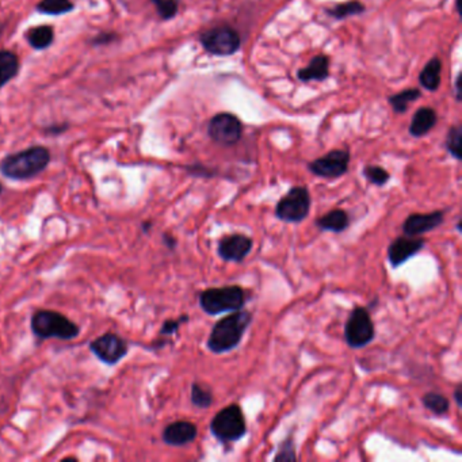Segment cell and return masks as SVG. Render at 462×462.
I'll return each mask as SVG.
<instances>
[{"mask_svg":"<svg viewBox=\"0 0 462 462\" xmlns=\"http://www.w3.org/2000/svg\"><path fill=\"white\" fill-rule=\"evenodd\" d=\"M253 317L251 312L240 309L220 319L210 331L206 343L207 349L214 354H225L236 349L249 330Z\"/></svg>","mask_w":462,"mask_h":462,"instance_id":"1","label":"cell"},{"mask_svg":"<svg viewBox=\"0 0 462 462\" xmlns=\"http://www.w3.org/2000/svg\"><path fill=\"white\" fill-rule=\"evenodd\" d=\"M49 163V150L37 146L5 156L0 163V172L12 181H29L45 171Z\"/></svg>","mask_w":462,"mask_h":462,"instance_id":"2","label":"cell"},{"mask_svg":"<svg viewBox=\"0 0 462 462\" xmlns=\"http://www.w3.org/2000/svg\"><path fill=\"white\" fill-rule=\"evenodd\" d=\"M32 332L38 339L72 340L80 334V328L60 312L40 309L33 313L30 321Z\"/></svg>","mask_w":462,"mask_h":462,"instance_id":"3","label":"cell"},{"mask_svg":"<svg viewBox=\"0 0 462 462\" xmlns=\"http://www.w3.org/2000/svg\"><path fill=\"white\" fill-rule=\"evenodd\" d=\"M200 307L210 314H221L225 312L240 310L246 305V292L239 285H228L222 288H209L198 296Z\"/></svg>","mask_w":462,"mask_h":462,"instance_id":"4","label":"cell"},{"mask_svg":"<svg viewBox=\"0 0 462 462\" xmlns=\"http://www.w3.org/2000/svg\"><path fill=\"white\" fill-rule=\"evenodd\" d=\"M211 434L222 443L240 441L247 434V421L239 404H231L216 413L210 421Z\"/></svg>","mask_w":462,"mask_h":462,"instance_id":"5","label":"cell"},{"mask_svg":"<svg viewBox=\"0 0 462 462\" xmlns=\"http://www.w3.org/2000/svg\"><path fill=\"white\" fill-rule=\"evenodd\" d=\"M310 194L304 186L292 187L275 206L278 220L288 224H300L308 217L310 210Z\"/></svg>","mask_w":462,"mask_h":462,"instance_id":"6","label":"cell"},{"mask_svg":"<svg viewBox=\"0 0 462 462\" xmlns=\"http://www.w3.org/2000/svg\"><path fill=\"white\" fill-rule=\"evenodd\" d=\"M376 338V327L369 310L356 307L345 324V339L351 349H362Z\"/></svg>","mask_w":462,"mask_h":462,"instance_id":"7","label":"cell"},{"mask_svg":"<svg viewBox=\"0 0 462 462\" xmlns=\"http://www.w3.org/2000/svg\"><path fill=\"white\" fill-rule=\"evenodd\" d=\"M206 51L216 56H229L239 51L240 37L231 26H217L206 30L200 38Z\"/></svg>","mask_w":462,"mask_h":462,"instance_id":"8","label":"cell"},{"mask_svg":"<svg viewBox=\"0 0 462 462\" xmlns=\"http://www.w3.org/2000/svg\"><path fill=\"white\" fill-rule=\"evenodd\" d=\"M209 137L221 146H235L243 135V125L238 117L229 113L214 115L207 126Z\"/></svg>","mask_w":462,"mask_h":462,"instance_id":"9","label":"cell"},{"mask_svg":"<svg viewBox=\"0 0 462 462\" xmlns=\"http://www.w3.org/2000/svg\"><path fill=\"white\" fill-rule=\"evenodd\" d=\"M90 351L104 365L114 366L129 351L128 342L114 332H106L90 343Z\"/></svg>","mask_w":462,"mask_h":462,"instance_id":"10","label":"cell"},{"mask_svg":"<svg viewBox=\"0 0 462 462\" xmlns=\"http://www.w3.org/2000/svg\"><path fill=\"white\" fill-rule=\"evenodd\" d=\"M350 154L345 150H334L309 163V171L316 176L325 179H336L343 176L349 170Z\"/></svg>","mask_w":462,"mask_h":462,"instance_id":"11","label":"cell"},{"mask_svg":"<svg viewBox=\"0 0 462 462\" xmlns=\"http://www.w3.org/2000/svg\"><path fill=\"white\" fill-rule=\"evenodd\" d=\"M254 242L251 238L243 233H232L224 236L217 246V253L225 262L240 263L253 251Z\"/></svg>","mask_w":462,"mask_h":462,"instance_id":"12","label":"cell"},{"mask_svg":"<svg viewBox=\"0 0 462 462\" xmlns=\"http://www.w3.org/2000/svg\"><path fill=\"white\" fill-rule=\"evenodd\" d=\"M426 244V240L420 236H400L396 238L388 247V260L392 267L397 268L407 260L419 254Z\"/></svg>","mask_w":462,"mask_h":462,"instance_id":"13","label":"cell"},{"mask_svg":"<svg viewBox=\"0 0 462 462\" xmlns=\"http://www.w3.org/2000/svg\"><path fill=\"white\" fill-rule=\"evenodd\" d=\"M445 220V211L435 210L431 213H415L406 218L403 232L407 236H420L438 228Z\"/></svg>","mask_w":462,"mask_h":462,"instance_id":"14","label":"cell"},{"mask_svg":"<svg viewBox=\"0 0 462 462\" xmlns=\"http://www.w3.org/2000/svg\"><path fill=\"white\" fill-rule=\"evenodd\" d=\"M198 435L197 426L187 420H178L168 424L163 431V442L170 446H185L196 441Z\"/></svg>","mask_w":462,"mask_h":462,"instance_id":"15","label":"cell"},{"mask_svg":"<svg viewBox=\"0 0 462 462\" xmlns=\"http://www.w3.org/2000/svg\"><path fill=\"white\" fill-rule=\"evenodd\" d=\"M314 224L323 232L342 233L350 227V217L343 209H332L324 216L316 218Z\"/></svg>","mask_w":462,"mask_h":462,"instance_id":"16","label":"cell"},{"mask_svg":"<svg viewBox=\"0 0 462 462\" xmlns=\"http://www.w3.org/2000/svg\"><path fill=\"white\" fill-rule=\"evenodd\" d=\"M330 58L324 54H317L314 56L308 67L300 69L297 72V78L301 82H312V80H325L330 72Z\"/></svg>","mask_w":462,"mask_h":462,"instance_id":"17","label":"cell"},{"mask_svg":"<svg viewBox=\"0 0 462 462\" xmlns=\"http://www.w3.org/2000/svg\"><path fill=\"white\" fill-rule=\"evenodd\" d=\"M437 124V113L430 107L419 108L412 117L410 133L413 137L426 136Z\"/></svg>","mask_w":462,"mask_h":462,"instance_id":"18","label":"cell"},{"mask_svg":"<svg viewBox=\"0 0 462 462\" xmlns=\"http://www.w3.org/2000/svg\"><path fill=\"white\" fill-rule=\"evenodd\" d=\"M442 62L439 58H431L419 75L420 84L428 91H437L441 84Z\"/></svg>","mask_w":462,"mask_h":462,"instance_id":"19","label":"cell"},{"mask_svg":"<svg viewBox=\"0 0 462 462\" xmlns=\"http://www.w3.org/2000/svg\"><path fill=\"white\" fill-rule=\"evenodd\" d=\"M19 71V58L15 53L0 51V89L11 82Z\"/></svg>","mask_w":462,"mask_h":462,"instance_id":"20","label":"cell"},{"mask_svg":"<svg viewBox=\"0 0 462 462\" xmlns=\"http://www.w3.org/2000/svg\"><path fill=\"white\" fill-rule=\"evenodd\" d=\"M26 40L30 44L32 48L37 49V51H43L49 48L54 40V32L51 26H37L30 29L26 33Z\"/></svg>","mask_w":462,"mask_h":462,"instance_id":"21","label":"cell"},{"mask_svg":"<svg viewBox=\"0 0 462 462\" xmlns=\"http://www.w3.org/2000/svg\"><path fill=\"white\" fill-rule=\"evenodd\" d=\"M421 403H423L424 408H427L428 411H431L434 415H438V416H442L450 410L449 399L446 396L438 393V392H427L421 397Z\"/></svg>","mask_w":462,"mask_h":462,"instance_id":"22","label":"cell"},{"mask_svg":"<svg viewBox=\"0 0 462 462\" xmlns=\"http://www.w3.org/2000/svg\"><path fill=\"white\" fill-rule=\"evenodd\" d=\"M37 11L47 15H62L75 8L71 0H41L37 4Z\"/></svg>","mask_w":462,"mask_h":462,"instance_id":"23","label":"cell"},{"mask_svg":"<svg viewBox=\"0 0 462 462\" xmlns=\"http://www.w3.org/2000/svg\"><path fill=\"white\" fill-rule=\"evenodd\" d=\"M421 95L420 90L417 89H408V90H404L399 94H395L389 98V103L392 104L393 110L396 113H406L408 106L411 104L412 102H415L416 100H419Z\"/></svg>","mask_w":462,"mask_h":462,"instance_id":"24","label":"cell"},{"mask_svg":"<svg viewBox=\"0 0 462 462\" xmlns=\"http://www.w3.org/2000/svg\"><path fill=\"white\" fill-rule=\"evenodd\" d=\"M192 403L197 408H209L213 404V393L210 388L200 382H194L192 385Z\"/></svg>","mask_w":462,"mask_h":462,"instance_id":"25","label":"cell"},{"mask_svg":"<svg viewBox=\"0 0 462 462\" xmlns=\"http://www.w3.org/2000/svg\"><path fill=\"white\" fill-rule=\"evenodd\" d=\"M365 11V5L358 0H350L347 3H342L328 10V14L336 19H345L353 15H358Z\"/></svg>","mask_w":462,"mask_h":462,"instance_id":"26","label":"cell"},{"mask_svg":"<svg viewBox=\"0 0 462 462\" xmlns=\"http://www.w3.org/2000/svg\"><path fill=\"white\" fill-rule=\"evenodd\" d=\"M363 175L371 185L376 186H384L391 179L389 172L380 165H366L363 170Z\"/></svg>","mask_w":462,"mask_h":462,"instance_id":"27","label":"cell"},{"mask_svg":"<svg viewBox=\"0 0 462 462\" xmlns=\"http://www.w3.org/2000/svg\"><path fill=\"white\" fill-rule=\"evenodd\" d=\"M461 143L462 132L460 126H453L446 139V150L448 152L456 157L457 160H461Z\"/></svg>","mask_w":462,"mask_h":462,"instance_id":"28","label":"cell"},{"mask_svg":"<svg viewBox=\"0 0 462 462\" xmlns=\"http://www.w3.org/2000/svg\"><path fill=\"white\" fill-rule=\"evenodd\" d=\"M151 1L156 5L157 14L165 21L172 19L178 14L179 0H151Z\"/></svg>","mask_w":462,"mask_h":462,"instance_id":"29","label":"cell"},{"mask_svg":"<svg viewBox=\"0 0 462 462\" xmlns=\"http://www.w3.org/2000/svg\"><path fill=\"white\" fill-rule=\"evenodd\" d=\"M294 460H297L296 446L293 438L289 437L278 446V452L274 457V461H294Z\"/></svg>","mask_w":462,"mask_h":462,"instance_id":"30","label":"cell"},{"mask_svg":"<svg viewBox=\"0 0 462 462\" xmlns=\"http://www.w3.org/2000/svg\"><path fill=\"white\" fill-rule=\"evenodd\" d=\"M186 321H189V316L187 314H183V316L175 319V320H167V321H164V324L160 328V335H163V336H171V335L176 334L178 330H179V327L183 323H186Z\"/></svg>","mask_w":462,"mask_h":462,"instance_id":"31","label":"cell"},{"mask_svg":"<svg viewBox=\"0 0 462 462\" xmlns=\"http://www.w3.org/2000/svg\"><path fill=\"white\" fill-rule=\"evenodd\" d=\"M118 36L115 33H100L94 40L93 44L94 45H107L111 44L113 41H117Z\"/></svg>","mask_w":462,"mask_h":462,"instance_id":"32","label":"cell"},{"mask_svg":"<svg viewBox=\"0 0 462 462\" xmlns=\"http://www.w3.org/2000/svg\"><path fill=\"white\" fill-rule=\"evenodd\" d=\"M163 242H164L165 247L170 249V250H174L176 247V239L172 235H168V233L163 235Z\"/></svg>","mask_w":462,"mask_h":462,"instance_id":"33","label":"cell"},{"mask_svg":"<svg viewBox=\"0 0 462 462\" xmlns=\"http://www.w3.org/2000/svg\"><path fill=\"white\" fill-rule=\"evenodd\" d=\"M65 129H68V125H61V126H51L49 129H47V133H51V135H58L62 133Z\"/></svg>","mask_w":462,"mask_h":462,"instance_id":"34","label":"cell"},{"mask_svg":"<svg viewBox=\"0 0 462 462\" xmlns=\"http://www.w3.org/2000/svg\"><path fill=\"white\" fill-rule=\"evenodd\" d=\"M461 397L462 386L461 385H457V388L454 389V400H456V403H457V406H459V407H461L462 406Z\"/></svg>","mask_w":462,"mask_h":462,"instance_id":"35","label":"cell"},{"mask_svg":"<svg viewBox=\"0 0 462 462\" xmlns=\"http://www.w3.org/2000/svg\"><path fill=\"white\" fill-rule=\"evenodd\" d=\"M460 82H461V76L459 75L457 76V79H456V91H457V100L459 101H461V87H460Z\"/></svg>","mask_w":462,"mask_h":462,"instance_id":"36","label":"cell"},{"mask_svg":"<svg viewBox=\"0 0 462 462\" xmlns=\"http://www.w3.org/2000/svg\"><path fill=\"white\" fill-rule=\"evenodd\" d=\"M151 227H152L151 222H143V229H144V232H148Z\"/></svg>","mask_w":462,"mask_h":462,"instance_id":"37","label":"cell"},{"mask_svg":"<svg viewBox=\"0 0 462 462\" xmlns=\"http://www.w3.org/2000/svg\"><path fill=\"white\" fill-rule=\"evenodd\" d=\"M1 193H3V185L0 183V194H1Z\"/></svg>","mask_w":462,"mask_h":462,"instance_id":"38","label":"cell"}]
</instances>
